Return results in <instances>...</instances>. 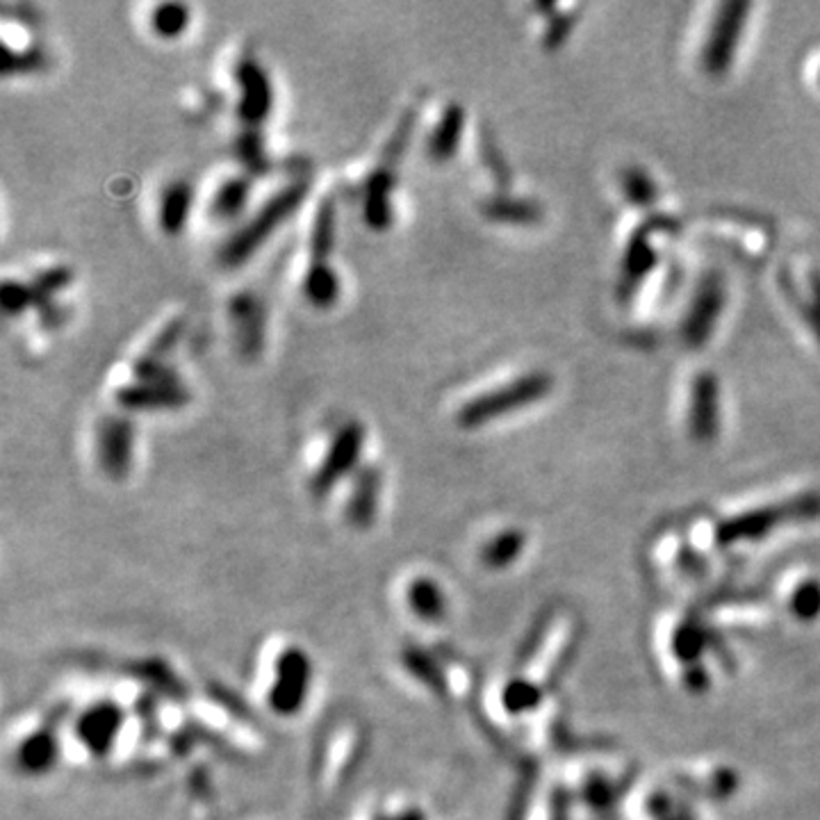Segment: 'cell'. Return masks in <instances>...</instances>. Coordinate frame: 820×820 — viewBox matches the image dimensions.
Wrapping results in <instances>:
<instances>
[{
	"mask_svg": "<svg viewBox=\"0 0 820 820\" xmlns=\"http://www.w3.org/2000/svg\"><path fill=\"white\" fill-rule=\"evenodd\" d=\"M306 194H308L306 182H293L264 203L255 213V217L237 230L222 247L219 260L224 268H240V264H245L264 242H268V237L285 224L289 215L297 213Z\"/></svg>",
	"mask_w": 820,
	"mask_h": 820,
	"instance_id": "cell-1",
	"label": "cell"
},
{
	"mask_svg": "<svg viewBox=\"0 0 820 820\" xmlns=\"http://www.w3.org/2000/svg\"><path fill=\"white\" fill-rule=\"evenodd\" d=\"M551 390V377L545 372H528L507 385L474 396L459 411V425L463 429H479L488 421L532 406Z\"/></svg>",
	"mask_w": 820,
	"mask_h": 820,
	"instance_id": "cell-2",
	"label": "cell"
},
{
	"mask_svg": "<svg viewBox=\"0 0 820 820\" xmlns=\"http://www.w3.org/2000/svg\"><path fill=\"white\" fill-rule=\"evenodd\" d=\"M312 686V658L297 645L278 654L268 704L278 716H297Z\"/></svg>",
	"mask_w": 820,
	"mask_h": 820,
	"instance_id": "cell-3",
	"label": "cell"
},
{
	"mask_svg": "<svg viewBox=\"0 0 820 820\" xmlns=\"http://www.w3.org/2000/svg\"><path fill=\"white\" fill-rule=\"evenodd\" d=\"M365 447V429L360 421H347L335 436L329 447V452L317 467L310 482V490L314 497H326L345 476H349L363 454Z\"/></svg>",
	"mask_w": 820,
	"mask_h": 820,
	"instance_id": "cell-4",
	"label": "cell"
},
{
	"mask_svg": "<svg viewBox=\"0 0 820 820\" xmlns=\"http://www.w3.org/2000/svg\"><path fill=\"white\" fill-rule=\"evenodd\" d=\"M123 723L126 711L119 704L98 702L75 721V738L81 740L92 757L103 759L115 750Z\"/></svg>",
	"mask_w": 820,
	"mask_h": 820,
	"instance_id": "cell-5",
	"label": "cell"
},
{
	"mask_svg": "<svg viewBox=\"0 0 820 820\" xmlns=\"http://www.w3.org/2000/svg\"><path fill=\"white\" fill-rule=\"evenodd\" d=\"M235 81L240 85V103H237V115L249 126L258 128L272 115L274 108V90L270 83V75L253 58H242L235 69Z\"/></svg>",
	"mask_w": 820,
	"mask_h": 820,
	"instance_id": "cell-6",
	"label": "cell"
},
{
	"mask_svg": "<svg viewBox=\"0 0 820 820\" xmlns=\"http://www.w3.org/2000/svg\"><path fill=\"white\" fill-rule=\"evenodd\" d=\"M132 447H135V429H132L130 419L112 415L100 421L98 463L110 479H126L132 467Z\"/></svg>",
	"mask_w": 820,
	"mask_h": 820,
	"instance_id": "cell-7",
	"label": "cell"
},
{
	"mask_svg": "<svg viewBox=\"0 0 820 820\" xmlns=\"http://www.w3.org/2000/svg\"><path fill=\"white\" fill-rule=\"evenodd\" d=\"M746 12H748L746 3L723 5L716 19V25H713V31H711V37L704 46V69L711 75H721L729 69L738 39H740V31H744Z\"/></svg>",
	"mask_w": 820,
	"mask_h": 820,
	"instance_id": "cell-8",
	"label": "cell"
},
{
	"mask_svg": "<svg viewBox=\"0 0 820 820\" xmlns=\"http://www.w3.org/2000/svg\"><path fill=\"white\" fill-rule=\"evenodd\" d=\"M723 301H725V289H723L721 276L718 274L706 276L693 299L691 312L684 322V340L689 342L691 347H700L702 342H706V337L713 331V324H716L718 314L723 310Z\"/></svg>",
	"mask_w": 820,
	"mask_h": 820,
	"instance_id": "cell-9",
	"label": "cell"
},
{
	"mask_svg": "<svg viewBox=\"0 0 820 820\" xmlns=\"http://www.w3.org/2000/svg\"><path fill=\"white\" fill-rule=\"evenodd\" d=\"M119 406L128 411H171L190 402V392L178 383L138 381L117 390Z\"/></svg>",
	"mask_w": 820,
	"mask_h": 820,
	"instance_id": "cell-10",
	"label": "cell"
},
{
	"mask_svg": "<svg viewBox=\"0 0 820 820\" xmlns=\"http://www.w3.org/2000/svg\"><path fill=\"white\" fill-rule=\"evenodd\" d=\"M230 320L240 352L249 358L258 356L264 345V310L251 293L235 295L230 301Z\"/></svg>",
	"mask_w": 820,
	"mask_h": 820,
	"instance_id": "cell-11",
	"label": "cell"
},
{
	"mask_svg": "<svg viewBox=\"0 0 820 820\" xmlns=\"http://www.w3.org/2000/svg\"><path fill=\"white\" fill-rule=\"evenodd\" d=\"M381 484L383 476L375 465H365L358 470L352 497L347 501V520L356 528L372 526L379 511V497H381Z\"/></svg>",
	"mask_w": 820,
	"mask_h": 820,
	"instance_id": "cell-12",
	"label": "cell"
},
{
	"mask_svg": "<svg viewBox=\"0 0 820 820\" xmlns=\"http://www.w3.org/2000/svg\"><path fill=\"white\" fill-rule=\"evenodd\" d=\"M60 759V740L58 729L39 727L23 740L16 750V769L25 775H46Z\"/></svg>",
	"mask_w": 820,
	"mask_h": 820,
	"instance_id": "cell-13",
	"label": "cell"
},
{
	"mask_svg": "<svg viewBox=\"0 0 820 820\" xmlns=\"http://www.w3.org/2000/svg\"><path fill=\"white\" fill-rule=\"evenodd\" d=\"M394 167L381 165L369 174L365 182V205H363V215L365 222L372 226L375 230H385L392 224V201L390 194L394 190Z\"/></svg>",
	"mask_w": 820,
	"mask_h": 820,
	"instance_id": "cell-14",
	"label": "cell"
},
{
	"mask_svg": "<svg viewBox=\"0 0 820 820\" xmlns=\"http://www.w3.org/2000/svg\"><path fill=\"white\" fill-rule=\"evenodd\" d=\"M691 431L698 440H711L718 431V381L713 375L698 377L693 385Z\"/></svg>",
	"mask_w": 820,
	"mask_h": 820,
	"instance_id": "cell-15",
	"label": "cell"
},
{
	"mask_svg": "<svg viewBox=\"0 0 820 820\" xmlns=\"http://www.w3.org/2000/svg\"><path fill=\"white\" fill-rule=\"evenodd\" d=\"M463 128H465V112L461 105L452 103L447 105V110L442 112L438 126L433 128L431 138H429V155L438 163L449 161L454 157L463 138Z\"/></svg>",
	"mask_w": 820,
	"mask_h": 820,
	"instance_id": "cell-16",
	"label": "cell"
},
{
	"mask_svg": "<svg viewBox=\"0 0 820 820\" xmlns=\"http://www.w3.org/2000/svg\"><path fill=\"white\" fill-rule=\"evenodd\" d=\"M408 606L421 622H440L447 616V597L429 577H417L408 586Z\"/></svg>",
	"mask_w": 820,
	"mask_h": 820,
	"instance_id": "cell-17",
	"label": "cell"
},
{
	"mask_svg": "<svg viewBox=\"0 0 820 820\" xmlns=\"http://www.w3.org/2000/svg\"><path fill=\"white\" fill-rule=\"evenodd\" d=\"M190 210H192L190 185L180 180L171 182L163 192V201H161V215H157V219H161V228L169 235H178L180 230H185V226H188Z\"/></svg>",
	"mask_w": 820,
	"mask_h": 820,
	"instance_id": "cell-18",
	"label": "cell"
},
{
	"mask_svg": "<svg viewBox=\"0 0 820 820\" xmlns=\"http://www.w3.org/2000/svg\"><path fill=\"white\" fill-rule=\"evenodd\" d=\"M304 295L317 308H329L340 297V278L329 262H312L304 278Z\"/></svg>",
	"mask_w": 820,
	"mask_h": 820,
	"instance_id": "cell-19",
	"label": "cell"
},
{
	"mask_svg": "<svg viewBox=\"0 0 820 820\" xmlns=\"http://www.w3.org/2000/svg\"><path fill=\"white\" fill-rule=\"evenodd\" d=\"M335 245V201L331 197L322 199L317 207L314 224L310 230V255L312 262H329Z\"/></svg>",
	"mask_w": 820,
	"mask_h": 820,
	"instance_id": "cell-20",
	"label": "cell"
},
{
	"mask_svg": "<svg viewBox=\"0 0 820 820\" xmlns=\"http://www.w3.org/2000/svg\"><path fill=\"white\" fill-rule=\"evenodd\" d=\"M249 194H251V182L247 178H228L215 192V199L213 203H210V215L222 222L242 215Z\"/></svg>",
	"mask_w": 820,
	"mask_h": 820,
	"instance_id": "cell-21",
	"label": "cell"
},
{
	"mask_svg": "<svg viewBox=\"0 0 820 820\" xmlns=\"http://www.w3.org/2000/svg\"><path fill=\"white\" fill-rule=\"evenodd\" d=\"M484 215L501 224H534L540 219V207L534 201L497 197L484 203Z\"/></svg>",
	"mask_w": 820,
	"mask_h": 820,
	"instance_id": "cell-22",
	"label": "cell"
},
{
	"mask_svg": "<svg viewBox=\"0 0 820 820\" xmlns=\"http://www.w3.org/2000/svg\"><path fill=\"white\" fill-rule=\"evenodd\" d=\"M182 329H185V322L178 317V320H171L161 333H157L151 340V345L146 347V352L135 363V377L138 379H142L144 375L153 372V369H157V367H165L163 360L174 349V345L178 342Z\"/></svg>",
	"mask_w": 820,
	"mask_h": 820,
	"instance_id": "cell-23",
	"label": "cell"
},
{
	"mask_svg": "<svg viewBox=\"0 0 820 820\" xmlns=\"http://www.w3.org/2000/svg\"><path fill=\"white\" fill-rule=\"evenodd\" d=\"M151 23H153V31L157 35L165 37V39H174L180 33H185V28L190 25V8L180 5V3L157 5Z\"/></svg>",
	"mask_w": 820,
	"mask_h": 820,
	"instance_id": "cell-24",
	"label": "cell"
},
{
	"mask_svg": "<svg viewBox=\"0 0 820 820\" xmlns=\"http://www.w3.org/2000/svg\"><path fill=\"white\" fill-rule=\"evenodd\" d=\"M404 666L417 681L427 684L431 691H438V693L444 691V681L440 677V668L436 666V661L431 658V654H427L425 650H419V647L406 650L404 652Z\"/></svg>",
	"mask_w": 820,
	"mask_h": 820,
	"instance_id": "cell-25",
	"label": "cell"
},
{
	"mask_svg": "<svg viewBox=\"0 0 820 820\" xmlns=\"http://www.w3.org/2000/svg\"><path fill=\"white\" fill-rule=\"evenodd\" d=\"M73 274L71 270L67 268H52V270H46L41 272L33 283H31V289H33V297H35V306L37 308H44L52 301V297H56L62 287H67L71 283Z\"/></svg>",
	"mask_w": 820,
	"mask_h": 820,
	"instance_id": "cell-26",
	"label": "cell"
},
{
	"mask_svg": "<svg viewBox=\"0 0 820 820\" xmlns=\"http://www.w3.org/2000/svg\"><path fill=\"white\" fill-rule=\"evenodd\" d=\"M237 155H240V161L251 174H264L270 167L268 153H264V142L258 128H249L247 132H242L240 140H237Z\"/></svg>",
	"mask_w": 820,
	"mask_h": 820,
	"instance_id": "cell-27",
	"label": "cell"
},
{
	"mask_svg": "<svg viewBox=\"0 0 820 820\" xmlns=\"http://www.w3.org/2000/svg\"><path fill=\"white\" fill-rule=\"evenodd\" d=\"M140 668V677L153 686H157V689H163L167 696H174V698H180L185 691V686L174 677V673L167 670V666H163L161 661H144V664L138 666Z\"/></svg>",
	"mask_w": 820,
	"mask_h": 820,
	"instance_id": "cell-28",
	"label": "cell"
},
{
	"mask_svg": "<svg viewBox=\"0 0 820 820\" xmlns=\"http://www.w3.org/2000/svg\"><path fill=\"white\" fill-rule=\"evenodd\" d=\"M520 545H522V538L520 534L515 532H509V534H501L499 538H495L486 551H484V561L492 568V566H504L509 563L515 554L520 551Z\"/></svg>",
	"mask_w": 820,
	"mask_h": 820,
	"instance_id": "cell-29",
	"label": "cell"
},
{
	"mask_svg": "<svg viewBox=\"0 0 820 820\" xmlns=\"http://www.w3.org/2000/svg\"><path fill=\"white\" fill-rule=\"evenodd\" d=\"M5 52H8V56H5V73H14V71H19V73H28V71H37V69H41L44 64H46V56H44V50L41 48H25V50H10V48H5Z\"/></svg>",
	"mask_w": 820,
	"mask_h": 820,
	"instance_id": "cell-30",
	"label": "cell"
},
{
	"mask_svg": "<svg viewBox=\"0 0 820 820\" xmlns=\"http://www.w3.org/2000/svg\"><path fill=\"white\" fill-rule=\"evenodd\" d=\"M0 301H3V308H5L8 314H19V312H23L25 308L35 304V297H33L31 285H23V283H16V281H5Z\"/></svg>",
	"mask_w": 820,
	"mask_h": 820,
	"instance_id": "cell-31",
	"label": "cell"
},
{
	"mask_svg": "<svg viewBox=\"0 0 820 820\" xmlns=\"http://www.w3.org/2000/svg\"><path fill=\"white\" fill-rule=\"evenodd\" d=\"M625 190L633 203H647L654 194L650 178L643 171L631 169L625 174Z\"/></svg>",
	"mask_w": 820,
	"mask_h": 820,
	"instance_id": "cell-32",
	"label": "cell"
},
{
	"mask_svg": "<svg viewBox=\"0 0 820 820\" xmlns=\"http://www.w3.org/2000/svg\"><path fill=\"white\" fill-rule=\"evenodd\" d=\"M390 820H427V818H425V813H421L419 809H404L402 813L392 816Z\"/></svg>",
	"mask_w": 820,
	"mask_h": 820,
	"instance_id": "cell-33",
	"label": "cell"
},
{
	"mask_svg": "<svg viewBox=\"0 0 820 820\" xmlns=\"http://www.w3.org/2000/svg\"><path fill=\"white\" fill-rule=\"evenodd\" d=\"M377 820H390V818H388V816H379Z\"/></svg>",
	"mask_w": 820,
	"mask_h": 820,
	"instance_id": "cell-34",
	"label": "cell"
}]
</instances>
